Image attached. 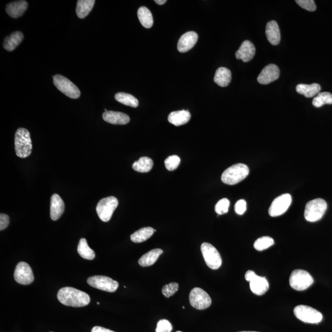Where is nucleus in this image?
Here are the masks:
<instances>
[{
  "mask_svg": "<svg viewBox=\"0 0 332 332\" xmlns=\"http://www.w3.org/2000/svg\"><path fill=\"white\" fill-rule=\"evenodd\" d=\"M298 5L306 10L313 12L316 11V5L313 0H296L295 1Z\"/></svg>",
  "mask_w": 332,
  "mask_h": 332,
  "instance_id": "nucleus-38",
  "label": "nucleus"
},
{
  "mask_svg": "<svg viewBox=\"0 0 332 332\" xmlns=\"http://www.w3.org/2000/svg\"><path fill=\"white\" fill-rule=\"evenodd\" d=\"M178 284L176 282H172L165 285L162 289V293L164 297L169 298L174 295L178 290Z\"/></svg>",
  "mask_w": 332,
  "mask_h": 332,
  "instance_id": "nucleus-37",
  "label": "nucleus"
},
{
  "mask_svg": "<svg viewBox=\"0 0 332 332\" xmlns=\"http://www.w3.org/2000/svg\"><path fill=\"white\" fill-rule=\"evenodd\" d=\"M162 250L160 248L153 249V250L143 255L140 258L139 260H138V263L142 267L152 266L156 263V261L158 259L160 255L162 254Z\"/></svg>",
  "mask_w": 332,
  "mask_h": 332,
  "instance_id": "nucleus-26",
  "label": "nucleus"
},
{
  "mask_svg": "<svg viewBox=\"0 0 332 332\" xmlns=\"http://www.w3.org/2000/svg\"><path fill=\"white\" fill-rule=\"evenodd\" d=\"M280 70L275 64H269L261 71L258 75L257 81L261 85H268L279 78Z\"/></svg>",
  "mask_w": 332,
  "mask_h": 332,
  "instance_id": "nucleus-15",
  "label": "nucleus"
},
{
  "mask_svg": "<svg viewBox=\"0 0 332 332\" xmlns=\"http://www.w3.org/2000/svg\"><path fill=\"white\" fill-rule=\"evenodd\" d=\"M91 332H115L109 329L103 328L102 327H100V326H95V327L92 328Z\"/></svg>",
  "mask_w": 332,
  "mask_h": 332,
  "instance_id": "nucleus-42",
  "label": "nucleus"
},
{
  "mask_svg": "<svg viewBox=\"0 0 332 332\" xmlns=\"http://www.w3.org/2000/svg\"><path fill=\"white\" fill-rule=\"evenodd\" d=\"M266 35L267 40L273 45H278L281 41V33L278 23L275 20L269 22L266 25Z\"/></svg>",
  "mask_w": 332,
  "mask_h": 332,
  "instance_id": "nucleus-20",
  "label": "nucleus"
},
{
  "mask_svg": "<svg viewBox=\"0 0 332 332\" xmlns=\"http://www.w3.org/2000/svg\"><path fill=\"white\" fill-rule=\"evenodd\" d=\"M9 223V218L8 215L1 214L0 215V230L3 231L8 227Z\"/></svg>",
  "mask_w": 332,
  "mask_h": 332,
  "instance_id": "nucleus-41",
  "label": "nucleus"
},
{
  "mask_svg": "<svg viewBox=\"0 0 332 332\" xmlns=\"http://www.w3.org/2000/svg\"><path fill=\"white\" fill-rule=\"evenodd\" d=\"M249 174V169L247 165L236 164L226 169L221 175V180L224 183L234 185L245 179Z\"/></svg>",
  "mask_w": 332,
  "mask_h": 332,
  "instance_id": "nucleus-3",
  "label": "nucleus"
},
{
  "mask_svg": "<svg viewBox=\"0 0 332 332\" xmlns=\"http://www.w3.org/2000/svg\"><path fill=\"white\" fill-rule=\"evenodd\" d=\"M201 250L206 264L212 269L219 268L222 260L217 248L209 243L204 242L201 245Z\"/></svg>",
  "mask_w": 332,
  "mask_h": 332,
  "instance_id": "nucleus-8",
  "label": "nucleus"
},
{
  "mask_svg": "<svg viewBox=\"0 0 332 332\" xmlns=\"http://www.w3.org/2000/svg\"><path fill=\"white\" fill-rule=\"evenodd\" d=\"M28 3L26 1H17L9 3L6 6V12L9 16L18 18L23 15L27 10Z\"/></svg>",
  "mask_w": 332,
  "mask_h": 332,
  "instance_id": "nucleus-22",
  "label": "nucleus"
},
{
  "mask_svg": "<svg viewBox=\"0 0 332 332\" xmlns=\"http://www.w3.org/2000/svg\"><path fill=\"white\" fill-rule=\"evenodd\" d=\"M78 252L80 256L84 259L92 260L94 259L95 257L94 251L89 247L87 240L85 238L80 239L78 246Z\"/></svg>",
  "mask_w": 332,
  "mask_h": 332,
  "instance_id": "nucleus-31",
  "label": "nucleus"
},
{
  "mask_svg": "<svg viewBox=\"0 0 332 332\" xmlns=\"http://www.w3.org/2000/svg\"><path fill=\"white\" fill-rule=\"evenodd\" d=\"M230 202L229 199L223 198L220 200L215 205V211L218 215L226 214L229 212Z\"/></svg>",
  "mask_w": 332,
  "mask_h": 332,
  "instance_id": "nucleus-36",
  "label": "nucleus"
},
{
  "mask_svg": "<svg viewBox=\"0 0 332 332\" xmlns=\"http://www.w3.org/2000/svg\"><path fill=\"white\" fill-rule=\"evenodd\" d=\"M292 196L289 194H283L276 198L269 209V214L273 217L284 214L288 210L292 203Z\"/></svg>",
  "mask_w": 332,
  "mask_h": 332,
  "instance_id": "nucleus-13",
  "label": "nucleus"
},
{
  "mask_svg": "<svg viewBox=\"0 0 332 332\" xmlns=\"http://www.w3.org/2000/svg\"><path fill=\"white\" fill-rule=\"evenodd\" d=\"M14 144L15 153L19 158H26L31 155L33 147L30 134L27 129H17L15 132Z\"/></svg>",
  "mask_w": 332,
  "mask_h": 332,
  "instance_id": "nucleus-2",
  "label": "nucleus"
},
{
  "mask_svg": "<svg viewBox=\"0 0 332 332\" xmlns=\"http://www.w3.org/2000/svg\"><path fill=\"white\" fill-rule=\"evenodd\" d=\"M57 298L64 305L76 307L87 306L91 301L90 297L85 292L69 287L60 289Z\"/></svg>",
  "mask_w": 332,
  "mask_h": 332,
  "instance_id": "nucleus-1",
  "label": "nucleus"
},
{
  "mask_svg": "<svg viewBox=\"0 0 332 332\" xmlns=\"http://www.w3.org/2000/svg\"><path fill=\"white\" fill-rule=\"evenodd\" d=\"M138 19L143 27L150 29L153 25V18L152 12L146 7H140L137 12Z\"/></svg>",
  "mask_w": 332,
  "mask_h": 332,
  "instance_id": "nucleus-30",
  "label": "nucleus"
},
{
  "mask_svg": "<svg viewBox=\"0 0 332 332\" xmlns=\"http://www.w3.org/2000/svg\"><path fill=\"white\" fill-rule=\"evenodd\" d=\"M65 210L64 202L57 194H54L51 197L50 216L51 219L56 221L63 214Z\"/></svg>",
  "mask_w": 332,
  "mask_h": 332,
  "instance_id": "nucleus-19",
  "label": "nucleus"
},
{
  "mask_svg": "<svg viewBox=\"0 0 332 332\" xmlns=\"http://www.w3.org/2000/svg\"><path fill=\"white\" fill-rule=\"evenodd\" d=\"M198 35L195 32L183 34L178 40L177 49L180 52H186L192 49L198 42Z\"/></svg>",
  "mask_w": 332,
  "mask_h": 332,
  "instance_id": "nucleus-16",
  "label": "nucleus"
},
{
  "mask_svg": "<svg viewBox=\"0 0 332 332\" xmlns=\"http://www.w3.org/2000/svg\"><path fill=\"white\" fill-rule=\"evenodd\" d=\"M325 104H332V94L328 92H320L313 100V106L317 108L321 107Z\"/></svg>",
  "mask_w": 332,
  "mask_h": 332,
  "instance_id": "nucleus-33",
  "label": "nucleus"
},
{
  "mask_svg": "<svg viewBox=\"0 0 332 332\" xmlns=\"http://www.w3.org/2000/svg\"><path fill=\"white\" fill-rule=\"evenodd\" d=\"M246 281L250 282L251 290L257 295H262L268 291L269 285L264 277L258 276L253 271L248 270L245 273Z\"/></svg>",
  "mask_w": 332,
  "mask_h": 332,
  "instance_id": "nucleus-10",
  "label": "nucleus"
},
{
  "mask_svg": "<svg viewBox=\"0 0 332 332\" xmlns=\"http://www.w3.org/2000/svg\"><path fill=\"white\" fill-rule=\"evenodd\" d=\"M172 325L168 320L162 319L158 322L156 328V332H171Z\"/></svg>",
  "mask_w": 332,
  "mask_h": 332,
  "instance_id": "nucleus-39",
  "label": "nucleus"
},
{
  "mask_svg": "<svg viewBox=\"0 0 332 332\" xmlns=\"http://www.w3.org/2000/svg\"><path fill=\"white\" fill-rule=\"evenodd\" d=\"M191 119V114L188 110L175 111L169 114L168 121L175 126L185 125Z\"/></svg>",
  "mask_w": 332,
  "mask_h": 332,
  "instance_id": "nucleus-21",
  "label": "nucleus"
},
{
  "mask_svg": "<svg viewBox=\"0 0 332 332\" xmlns=\"http://www.w3.org/2000/svg\"><path fill=\"white\" fill-rule=\"evenodd\" d=\"M87 282L91 287L108 292H115L119 287L118 282L104 276L90 277L88 279Z\"/></svg>",
  "mask_w": 332,
  "mask_h": 332,
  "instance_id": "nucleus-12",
  "label": "nucleus"
},
{
  "mask_svg": "<svg viewBox=\"0 0 332 332\" xmlns=\"http://www.w3.org/2000/svg\"><path fill=\"white\" fill-rule=\"evenodd\" d=\"M214 82L221 87H226L232 81V72L225 67H220L215 72Z\"/></svg>",
  "mask_w": 332,
  "mask_h": 332,
  "instance_id": "nucleus-23",
  "label": "nucleus"
},
{
  "mask_svg": "<svg viewBox=\"0 0 332 332\" xmlns=\"http://www.w3.org/2000/svg\"><path fill=\"white\" fill-rule=\"evenodd\" d=\"M94 0H79L77 3L76 14L80 18H84L89 14L93 8Z\"/></svg>",
  "mask_w": 332,
  "mask_h": 332,
  "instance_id": "nucleus-27",
  "label": "nucleus"
},
{
  "mask_svg": "<svg viewBox=\"0 0 332 332\" xmlns=\"http://www.w3.org/2000/svg\"><path fill=\"white\" fill-rule=\"evenodd\" d=\"M118 205V201L115 197L109 196L101 199L96 208L98 217L104 222L110 221Z\"/></svg>",
  "mask_w": 332,
  "mask_h": 332,
  "instance_id": "nucleus-6",
  "label": "nucleus"
},
{
  "mask_svg": "<svg viewBox=\"0 0 332 332\" xmlns=\"http://www.w3.org/2000/svg\"><path fill=\"white\" fill-rule=\"evenodd\" d=\"M327 204L325 200L318 198L307 203L304 210V218L310 222L321 220L327 210Z\"/></svg>",
  "mask_w": 332,
  "mask_h": 332,
  "instance_id": "nucleus-4",
  "label": "nucleus"
},
{
  "mask_svg": "<svg viewBox=\"0 0 332 332\" xmlns=\"http://www.w3.org/2000/svg\"><path fill=\"white\" fill-rule=\"evenodd\" d=\"M239 332H257V331H239Z\"/></svg>",
  "mask_w": 332,
  "mask_h": 332,
  "instance_id": "nucleus-44",
  "label": "nucleus"
},
{
  "mask_svg": "<svg viewBox=\"0 0 332 332\" xmlns=\"http://www.w3.org/2000/svg\"><path fill=\"white\" fill-rule=\"evenodd\" d=\"M313 282V277L306 271L303 269L294 270L289 279L291 287L298 291L306 290Z\"/></svg>",
  "mask_w": 332,
  "mask_h": 332,
  "instance_id": "nucleus-5",
  "label": "nucleus"
},
{
  "mask_svg": "<svg viewBox=\"0 0 332 332\" xmlns=\"http://www.w3.org/2000/svg\"><path fill=\"white\" fill-rule=\"evenodd\" d=\"M155 3H157V4L159 5H164V3L167 2L166 0H155Z\"/></svg>",
  "mask_w": 332,
  "mask_h": 332,
  "instance_id": "nucleus-43",
  "label": "nucleus"
},
{
  "mask_svg": "<svg viewBox=\"0 0 332 332\" xmlns=\"http://www.w3.org/2000/svg\"><path fill=\"white\" fill-rule=\"evenodd\" d=\"M15 281L22 285H29L34 281V276L29 264L21 261L15 267L14 274Z\"/></svg>",
  "mask_w": 332,
  "mask_h": 332,
  "instance_id": "nucleus-14",
  "label": "nucleus"
},
{
  "mask_svg": "<svg viewBox=\"0 0 332 332\" xmlns=\"http://www.w3.org/2000/svg\"><path fill=\"white\" fill-rule=\"evenodd\" d=\"M255 52L256 49L253 43L248 40H246L242 43L239 49L236 52V57L237 59L242 60L244 63H248L254 58Z\"/></svg>",
  "mask_w": 332,
  "mask_h": 332,
  "instance_id": "nucleus-17",
  "label": "nucleus"
},
{
  "mask_svg": "<svg viewBox=\"0 0 332 332\" xmlns=\"http://www.w3.org/2000/svg\"><path fill=\"white\" fill-rule=\"evenodd\" d=\"M189 300L191 305L199 310L207 309L212 304L211 298L207 292L198 287L191 291Z\"/></svg>",
  "mask_w": 332,
  "mask_h": 332,
  "instance_id": "nucleus-11",
  "label": "nucleus"
},
{
  "mask_svg": "<svg viewBox=\"0 0 332 332\" xmlns=\"http://www.w3.org/2000/svg\"><path fill=\"white\" fill-rule=\"evenodd\" d=\"M115 99L126 106L136 108L138 106V101L133 95L124 92H119L115 96Z\"/></svg>",
  "mask_w": 332,
  "mask_h": 332,
  "instance_id": "nucleus-32",
  "label": "nucleus"
},
{
  "mask_svg": "<svg viewBox=\"0 0 332 332\" xmlns=\"http://www.w3.org/2000/svg\"><path fill=\"white\" fill-rule=\"evenodd\" d=\"M275 244V241L269 236H263L255 241L254 248L258 251H262L272 247Z\"/></svg>",
  "mask_w": 332,
  "mask_h": 332,
  "instance_id": "nucleus-34",
  "label": "nucleus"
},
{
  "mask_svg": "<svg viewBox=\"0 0 332 332\" xmlns=\"http://www.w3.org/2000/svg\"><path fill=\"white\" fill-rule=\"evenodd\" d=\"M177 332H181V331H177Z\"/></svg>",
  "mask_w": 332,
  "mask_h": 332,
  "instance_id": "nucleus-45",
  "label": "nucleus"
},
{
  "mask_svg": "<svg viewBox=\"0 0 332 332\" xmlns=\"http://www.w3.org/2000/svg\"><path fill=\"white\" fill-rule=\"evenodd\" d=\"M294 312L297 319L307 324H319L323 319L321 313L308 306L298 305L295 307Z\"/></svg>",
  "mask_w": 332,
  "mask_h": 332,
  "instance_id": "nucleus-7",
  "label": "nucleus"
},
{
  "mask_svg": "<svg viewBox=\"0 0 332 332\" xmlns=\"http://www.w3.org/2000/svg\"><path fill=\"white\" fill-rule=\"evenodd\" d=\"M54 84L58 90L71 98H78L81 95L79 89L72 81L63 75L53 76Z\"/></svg>",
  "mask_w": 332,
  "mask_h": 332,
  "instance_id": "nucleus-9",
  "label": "nucleus"
},
{
  "mask_svg": "<svg viewBox=\"0 0 332 332\" xmlns=\"http://www.w3.org/2000/svg\"><path fill=\"white\" fill-rule=\"evenodd\" d=\"M105 121L112 125H125L130 121V118L125 113L113 111H107L103 113Z\"/></svg>",
  "mask_w": 332,
  "mask_h": 332,
  "instance_id": "nucleus-18",
  "label": "nucleus"
},
{
  "mask_svg": "<svg viewBox=\"0 0 332 332\" xmlns=\"http://www.w3.org/2000/svg\"><path fill=\"white\" fill-rule=\"evenodd\" d=\"M180 158L177 155H172L169 156L165 160L164 164L165 168L169 171H172L177 169L178 165L180 164Z\"/></svg>",
  "mask_w": 332,
  "mask_h": 332,
  "instance_id": "nucleus-35",
  "label": "nucleus"
},
{
  "mask_svg": "<svg viewBox=\"0 0 332 332\" xmlns=\"http://www.w3.org/2000/svg\"><path fill=\"white\" fill-rule=\"evenodd\" d=\"M155 232L152 227H143L131 235V241L135 243L143 242L151 238Z\"/></svg>",
  "mask_w": 332,
  "mask_h": 332,
  "instance_id": "nucleus-28",
  "label": "nucleus"
},
{
  "mask_svg": "<svg viewBox=\"0 0 332 332\" xmlns=\"http://www.w3.org/2000/svg\"><path fill=\"white\" fill-rule=\"evenodd\" d=\"M24 39L23 33L21 32H15L6 37L3 43V47L8 51H14Z\"/></svg>",
  "mask_w": 332,
  "mask_h": 332,
  "instance_id": "nucleus-25",
  "label": "nucleus"
},
{
  "mask_svg": "<svg viewBox=\"0 0 332 332\" xmlns=\"http://www.w3.org/2000/svg\"><path fill=\"white\" fill-rule=\"evenodd\" d=\"M153 166V160L149 157H141L138 161L134 162L132 164V168L134 170L141 173L149 172Z\"/></svg>",
  "mask_w": 332,
  "mask_h": 332,
  "instance_id": "nucleus-29",
  "label": "nucleus"
},
{
  "mask_svg": "<svg viewBox=\"0 0 332 332\" xmlns=\"http://www.w3.org/2000/svg\"><path fill=\"white\" fill-rule=\"evenodd\" d=\"M235 209L237 214H244L247 209V202L244 199L239 200L236 203Z\"/></svg>",
  "mask_w": 332,
  "mask_h": 332,
  "instance_id": "nucleus-40",
  "label": "nucleus"
},
{
  "mask_svg": "<svg viewBox=\"0 0 332 332\" xmlns=\"http://www.w3.org/2000/svg\"><path fill=\"white\" fill-rule=\"evenodd\" d=\"M321 90V86L318 83L312 85L300 84L297 86L296 91L298 94L303 95L304 97L310 98L316 96Z\"/></svg>",
  "mask_w": 332,
  "mask_h": 332,
  "instance_id": "nucleus-24",
  "label": "nucleus"
}]
</instances>
